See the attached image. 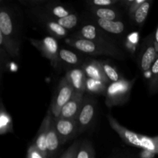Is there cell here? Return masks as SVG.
Instances as JSON below:
<instances>
[{"label":"cell","mask_w":158,"mask_h":158,"mask_svg":"<svg viewBox=\"0 0 158 158\" xmlns=\"http://www.w3.org/2000/svg\"><path fill=\"white\" fill-rule=\"evenodd\" d=\"M107 119L110 126L127 144L158 154V136L148 137L133 132L122 126L110 114H108Z\"/></svg>","instance_id":"6da1fadb"},{"label":"cell","mask_w":158,"mask_h":158,"mask_svg":"<svg viewBox=\"0 0 158 158\" xmlns=\"http://www.w3.org/2000/svg\"><path fill=\"white\" fill-rule=\"evenodd\" d=\"M65 42L68 46L87 55L106 56L117 60H124L126 58L124 52L117 45L106 46L90 40L74 38L72 36L67 37Z\"/></svg>","instance_id":"7a4b0ae2"},{"label":"cell","mask_w":158,"mask_h":158,"mask_svg":"<svg viewBox=\"0 0 158 158\" xmlns=\"http://www.w3.org/2000/svg\"><path fill=\"white\" fill-rule=\"evenodd\" d=\"M136 81V78L131 80L123 78L116 83L108 85L106 93V105L108 107L120 106L128 101L131 96V89Z\"/></svg>","instance_id":"3957f363"},{"label":"cell","mask_w":158,"mask_h":158,"mask_svg":"<svg viewBox=\"0 0 158 158\" xmlns=\"http://www.w3.org/2000/svg\"><path fill=\"white\" fill-rule=\"evenodd\" d=\"M30 13L32 14V17L33 18L34 21L37 24L41 25L50 34L51 36L54 37L56 40L66 38L67 36L69 33L67 29L62 27L55 20L46 15L43 11L42 8H40V6L31 9Z\"/></svg>","instance_id":"277c9868"},{"label":"cell","mask_w":158,"mask_h":158,"mask_svg":"<svg viewBox=\"0 0 158 158\" xmlns=\"http://www.w3.org/2000/svg\"><path fill=\"white\" fill-rule=\"evenodd\" d=\"M158 52L154 41V33H151L143 40L137 57V64L142 72L151 70L153 63L156 60Z\"/></svg>","instance_id":"5b68a950"},{"label":"cell","mask_w":158,"mask_h":158,"mask_svg":"<svg viewBox=\"0 0 158 158\" xmlns=\"http://www.w3.org/2000/svg\"><path fill=\"white\" fill-rule=\"evenodd\" d=\"M31 44L41 52L42 56L50 60L54 67H56L60 62L58 41L56 38L48 35L42 40L29 39Z\"/></svg>","instance_id":"8992f818"},{"label":"cell","mask_w":158,"mask_h":158,"mask_svg":"<svg viewBox=\"0 0 158 158\" xmlns=\"http://www.w3.org/2000/svg\"><path fill=\"white\" fill-rule=\"evenodd\" d=\"M18 25L13 12L7 6H2L0 9V33L6 39L19 43Z\"/></svg>","instance_id":"52a82bcc"},{"label":"cell","mask_w":158,"mask_h":158,"mask_svg":"<svg viewBox=\"0 0 158 158\" xmlns=\"http://www.w3.org/2000/svg\"><path fill=\"white\" fill-rule=\"evenodd\" d=\"M72 37L83 40H90L96 43H101L106 46L117 45L112 39L109 37L107 32H104L94 23H86L80 27V29L73 34Z\"/></svg>","instance_id":"ba28073f"},{"label":"cell","mask_w":158,"mask_h":158,"mask_svg":"<svg viewBox=\"0 0 158 158\" xmlns=\"http://www.w3.org/2000/svg\"><path fill=\"white\" fill-rule=\"evenodd\" d=\"M74 89L67 81L66 77H63L56 89V93L51 103L50 109L54 117H60L61 110L69 101L74 94Z\"/></svg>","instance_id":"9c48e42d"},{"label":"cell","mask_w":158,"mask_h":158,"mask_svg":"<svg viewBox=\"0 0 158 158\" xmlns=\"http://www.w3.org/2000/svg\"><path fill=\"white\" fill-rule=\"evenodd\" d=\"M54 123L61 144H64L80 134L78 124L76 120L54 117Z\"/></svg>","instance_id":"30bf717a"},{"label":"cell","mask_w":158,"mask_h":158,"mask_svg":"<svg viewBox=\"0 0 158 158\" xmlns=\"http://www.w3.org/2000/svg\"><path fill=\"white\" fill-rule=\"evenodd\" d=\"M95 100L89 97H84L83 105L77 118L80 134L86 131L92 124V122L95 117Z\"/></svg>","instance_id":"8fae6325"},{"label":"cell","mask_w":158,"mask_h":158,"mask_svg":"<svg viewBox=\"0 0 158 158\" xmlns=\"http://www.w3.org/2000/svg\"><path fill=\"white\" fill-rule=\"evenodd\" d=\"M84 94L74 92L72 98L61 110L60 118L77 120L78 114L83 105Z\"/></svg>","instance_id":"7c38bea8"},{"label":"cell","mask_w":158,"mask_h":158,"mask_svg":"<svg viewBox=\"0 0 158 158\" xmlns=\"http://www.w3.org/2000/svg\"><path fill=\"white\" fill-rule=\"evenodd\" d=\"M54 116L52 114V110L49 108L48 110L47 114L43 119V122L41 123L40 129H39L38 133H37L36 137L34 140V144L37 147L40 151L43 153L45 155L47 156V148H46V139H47V134L49 131V126L53 119Z\"/></svg>","instance_id":"4fadbf2b"},{"label":"cell","mask_w":158,"mask_h":158,"mask_svg":"<svg viewBox=\"0 0 158 158\" xmlns=\"http://www.w3.org/2000/svg\"><path fill=\"white\" fill-rule=\"evenodd\" d=\"M83 69L86 78L99 80L109 85L110 81L103 73L100 60H87L82 65Z\"/></svg>","instance_id":"5bb4252c"},{"label":"cell","mask_w":158,"mask_h":158,"mask_svg":"<svg viewBox=\"0 0 158 158\" xmlns=\"http://www.w3.org/2000/svg\"><path fill=\"white\" fill-rule=\"evenodd\" d=\"M65 77L76 93L82 94L86 93V77L81 67L73 68L68 70Z\"/></svg>","instance_id":"9a60e30c"},{"label":"cell","mask_w":158,"mask_h":158,"mask_svg":"<svg viewBox=\"0 0 158 158\" xmlns=\"http://www.w3.org/2000/svg\"><path fill=\"white\" fill-rule=\"evenodd\" d=\"M91 19L94 21V24L98 26L100 29L107 33L114 35H121L126 32V23L122 20L118 21H109V20L101 19L93 17Z\"/></svg>","instance_id":"2e32d148"},{"label":"cell","mask_w":158,"mask_h":158,"mask_svg":"<svg viewBox=\"0 0 158 158\" xmlns=\"http://www.w3.org/2000/svg\"><path fill=\"white\" fill-rule=\"evenodd\" d=\"M43 12L49 15L50 18L56 21L57 19L64 18L72 14L71 9L69 6H66L58 2H46L44 6H42Z\"/></svg>","instance_id":"e0dca14e"},{"label":"cell","mask_w":158,"mask_h":158,"mask_svg":"<svg viewBox=\"0 0 158 158\" xmlns=\"http://www.w3.org/2000/svg\"><path fill=\"white\" fill-rule=\"evenodd\" d=\"M60 145H61V142H60V137H59L56 130L53 117L50 123V126H49V131L47 134V139H46L48 158H54L60 149Z\"/></svg>","instance_id":"ac0fdd59"},{"label":"cell","mask_w":158,"mask_h":158,"mask_svg":"<svg viewBox=\"0 0 158 158\" xmlns=\"http://www.w3.org/2000/svg\"><path fill=\"white\" fill-rule=\"evenodd\" d=\"M89 12L93 15V17L109 21H118L121 20L122 18L120 11L114 7L89 8Z\"/></svg>","instance_id":"d6986e66"},{"label":"cell","mask_w":158,"mask_h":158,"mask_svg":"<svg viewBox=\"0 0 158 158\" xmlns=\"http://www.w3.org/2000/svg\"><path fill=\"white\" fill-rule=\"evenodd\" d=\"M152 0H145L144 2L140 5L130 16L131 20L134 25L138 27L141 28L146 21L148 15L149 14L150 9H151V5H152Z\"/></svg>","instance_id":"ffe728a7"},{"label":"cell","mask_w":158,"mask_h":158,"mask_svg":"<svg viewBox=\"0 0 158 158\" xmlns=\"http://www.w3.org/2000/svg\"><path fill=\"white\" fill-rule=\"evenodd\" d=\"M107 87L108 85L103 82L86 78V92L88 94H97V95L105 94L106 95Z\"/></svg>","instance_id":"44dd1931"},{"label":"cell","mask_w":158,"mask_h":158,"mask_svg":"<svg viewBox=\"0 0 158 158\" xmlns=\"http://www.w3.org/2000/svg\"><path fill=\"white\" fill-rule=\"evenodd\" d=\"M100 62L103 73L110 81V83H116V82L120 81L123 78L120 75V73L117 71V69L110 63H107L104 60H100Z\"/></svg>","instance_id":"7402d4cb"},{"label":"cell","mask_w":158,"mask_h":158,"mask_svg":"<svg viewBox=\"0 0 158 158\" xmlns=\"http://www.w3.org/2000/svg\"><path fill=\"white\" fill-rule=\"evenodd\" d=\"M60 60L71 66H78L81 63V59L78 54L66 49H60Z\"/></svg>","instance_id":"603a6c76"},{"label":"cell","mask_w":158,"mask_h":158,"mask_svg":"<svg viewBox=\"0 0 158 158\" xmlns=\"http://www.w3.org/2000/svg\"><path fill=\"white\" fill-rule=\"evenodd\" d=\"M76 158H96L94 146L89 140H84L81 141Z\"/></svg>","instance_id":"cb8c5ba5"},{"label":"cell","mask_w":158,"mask_h":158,"mask_svg":"<svg viewBox=\"0 0 158 158\" xmlns=\"http://www.w3.org/2000/svg\"><path fill=\"white\" fill-rule=\"evenodd\" d=\"M12 120L2 104L1 115H0V134L2 135L6 133L12 132Z\"/></svg>","instance_id":"d4e9b609"},{"label":"cell","mask_w":158,"mask_h":158,"mask_svg":"<svg viewBox=\"0 0 158 158\" xmlns=\"http://www.w3.org/2000/svg\"><path fill=\"white\" fill-rule=\"evenodd\" d=\"M148 90L151 94L158 93V56L151 69V77L148 83Z\"/></svg>","instance_id":"484cf974"},{"label":"cell","mask_w":158,"mask_h":158,"mask_svg":"<svg viewBox=\"0 0 158 158\" xmlns=\"http://www.w3.org/2000/svg\"><path fill=\"white\" fill-rule=\"evenodd\" d=\"M56 22L60 26H61L62 27H63L64 29H67L69 31L70 29H73V28H75L78 25L79 17L77 13L73 12L72 14L69 15L68 16L60 19H57Z\"/></svg>","instance_id":"4316f807"},{"label":"cell","mask_w":158,"mask_h":158,"mask_svg":"<svg viewBox=\"0 0 158 158\" xmlns=\"http://www.w3.org/2000/svg\"><path fill=\"white\" fill-rule=\"evenodd\" d=\"M120 2V0H90L87 1V4L89 8H107L114 7Z\"/></svg>","instance_id":"83f0119b"},{"label":"cell","mask_w":158,"mask_h":158,"mask_svg":"<svg viewBox=\"0 0 158 158\" xmlns=\"http://www.w3.org/2000/svg\"><path fill=\"white\" fill-rule=\"evenodd\" d=\"M144 1L145 0H123L120 2V4L123 5L129 15H131Z\"/></svg>","instance_id":"f1b7e54d"},{"label":"cell","mask_w":158,"mask_h":158,"mask_svg":"<svg viewBox=\"0 0 158 158\" xmlns=\"http://www.w3.org/2000/svg\"><path fill=\"white\" fill-rule=\"evenodd\" d=\"M80 143H81V141H80V140H77L74 143H73L69 147V148L66 149L59 158H76Z\"/></svg>","instance_id":"f546056e"},{"label":"cell","mask_w":158,"mask_h":158,"mask_svg":"<svg viewBox=\"0 0 158 158\" xmlns=\"http://www.w3.org/2000/svg\"><path fill=\"white\" fill-rule=\"evenodd\" d=\"M26 158H48L47 156L45 155L42 151L37 148L34 143L29 146L27 151V157Z\"/></svg>","instance_id":"4dcf8cb0"},{"label":"cell","mask_w":158,"mask_h":158,"mask_svg":"<svg viewBox=\"0 0 158 158\" xmlns=\"http://www.w3.org/2000/svg\"><path fill=\"white\" fill-rule=\"evenodd\" d=\"M154 41H155V46L156 49H157V51L158 52V26L156 29V32L154 33Z\"/></svg>","instance_id":"1f68e13d"}]
</instances>
